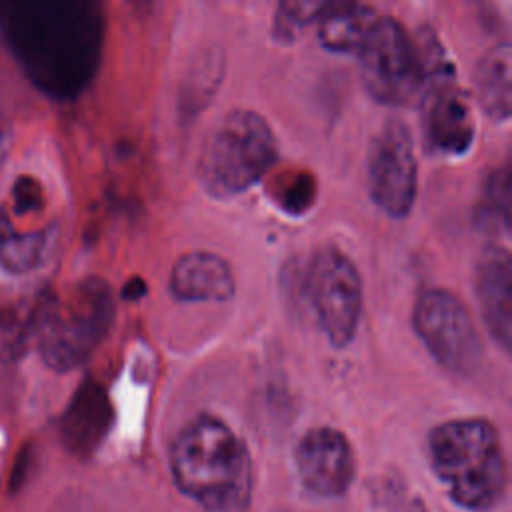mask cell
Masks as SVG:
<instances>
[{
	"label": "cell",
	"mask_w": 512,
	"mask_h": 512,
	"mask_svg": "<svg viewBox=\"0 0 512 512\" xmlns=\"http://www.w3.org/2000/svg\"><path fill=\"white\" fill-rule=\"evenodd\" d=\"M324 2L314 0H286L280 2L274 14L272 32L280 40H292L306 24L316 22Z\"/></svg>",
	"instance_id": "19"
},
{
	"label": "cell",
	"mask_w": 512,
	"mask_h": 512,
	"mask_svg": "<svg viewBox=\"0 0 512 512\" xmlns=\"http://www.w3.org/2000/svg\"><path fill=\"white\" fill-rule=\"evenodd\" d=\"M428 460L454 504L488 510L504 496L508 464L496 426L484 418H454L428 434Z\"/></svg>",
	"instance_id": "3"
},
{
	"label": "cell",
	"mask_w": 512,
	"mask_h": 512,
	"mask_svg": "<svg viewBox=\"0 0 512 512\" xmlns=\"http://www.w3.org/2000/svg\"><path fill=\"white\" fill-rule=\"evenodd\" d=\"M368 194L378 208L394 218L406 216L418 190V162L408 126L390 118L370 142L366 158Z\"/></svg>",
	"instance_id": "9"
},
{
	"label": "cell",
	"mask_w": 512,
	"mask_h": 512,
	"mask_svg": "<svg viewBox=\"0 0 512 512\" xmlns=\"http://www.w3.org/2000/svg\"><path fill=\"white\" fill-rule=\"evenodd\" d=\"M42 296L34 302H12L0 308V358L20 356L28 342L36 338Z\"/></svg>",
	"instance_id": "17"
},
{
	"label": "cell",
	"mask_w": 512,
	"mask_h": 512,
	"mask_svg": "<svg viewBox=\"0 0 512 512\" xmlns=\"http://www.w3.org/2000/svg\"><path fill=\"white\" fill-rule=\"evenodd\" d=\"M512 50L508 42L492 46L476 64L474 86L476 96L484 112L496 120L506 122L510 118V96H512Z\"/></svg>",
	"instance_id": "15"
},
{
	"label": "cell",
	"mask_w": 512,
	"mask_h": 512,
	"mask_svg": "<svg viewBox=\"0 0 512 512\" xmlns=\"http://www.w3.org/2000/svg\"><path fill=\"white\" fill-rule=\"evenodd\" d=\"M170 290L186 302H224L234 290L230 264L212 252H188L176 260L170 272Z\"/></svg>",
	"instance_id": "13"
},
{
	"label": "cell",
	"mask_w": 512,
	"mask_h": 512,
	"mask_svg": "<svg viewBox=\"0 0 512 512\" xmlns=\"http://www.w3.org/2000/svg\"><path fill=\"white\" fill-rule=\"evenodd\" d=\"M112 320V290L100 278H84L64 296H42L34 338L42 360L56 372L78 368L100 346Z\"/></svg>",
	"instance_id": "4"
},
{
	"label": "cell",
	"mask_w": 512,
	"mask_h": 512,
	"mask_svg": "<svg viewBox=\"0 0 512 512\" xmlns=\"http://www.w3.org/2000/svg\"><path fill=\"white\" fill-rule=\"evenodd\" d=\"M378 12L364 2H324L316 24L318 40L338 54H358L364 46Z\"/></svg>",
	"instance_id": "14"
},
{
	"label": "cell",
	"mask_w": 512,
	"mask_h": 512,
	"mask_svg": "<svg viewBox=\"0 0 512 512\" xmlns=\"http://www.w3.org/2000/svg\"><path fill=\"white\" fill-rule=\"evenodd\" d=\"M176 488L208 512H236L250 500L254 466L246 442L220 418L200 414L170 448Z\"/></svg>",
	"instance_id": "2"
},
{
	"label": "cell",
	"mask_w": 512,
	"mask_h": 512,
	"mask_svg": "<svg viewBox=\"0 0 512 512\" xmlns=\"http://www.w3.org/2000/svg\"><path fill=\"white\" fill-rule=\"evenodd\" d=\"M478 224L492 232L508 236L510 230V186H508V172L506 168H498L490 174L484 184V194L480 206L476 210Z\"/></svg>",
	"instance_id": "18"
},
{
	"label": "cell",
	"mask_w": 512,
	"mask_h": 512,
	"mask_svg": "<svg viewBox=\"0 0 512 512\" xmlns=\"http://www.w3.org/2000/svg\"><path fill=\"white\" fill-rule=\"evenodd\" d=\"M278 156L274 132L254 110L236 108L222 116L206 134L196 172L202 186L220 198L254 186Z\"/></svg>",
	"instance_id": "5"
},
{
	"label": "cell",
	"mask_w": 512,
	"mask_h": 512,
	"mask_svg": "<svg viewBox=\"0 0 512 512\" xmlns=\"http://www.w3.org/2000/svg\"><path fill=\"white\" fill-rule=\"evenodd\" d=\"M48 248L46 230L20 228L6 206H0V266L12 274L34 270Z\"/></svg>",
	"instance_id": "16"
},
{
	"label": "cell",
	"mask_w": 512,
	"mask_h": 512,
	"mask_svg": "<svg viewBox=\"0 0 512 512\" xmlns=\"http://www.w3.org/2000/svg\"><path fill=\"white\" fill-rule=\"evenodd\" d=\"M0 28L28 78L50 96H76L98 68L102 14L92 2H0Z\"/></svg>",
	"instance_id": "1"
},
{
	"label": "cell",
	"mask_w": 512,
	"mask_h": 512,
	"mask_svg": "<svg viewBox=\"0 0 512 512\" xmlns=\"http://www.w3.org/2000/svg\"><path fill=\"white\" fill-rule=\"evenodd\" d=\"M294 464L302 486L320 496H342L356 476V456L350 440L336 428H310L296 444Z\"/></svg>",
	"instance_id": "10"
},
{
	"label": "cell",
	"mask_w": 512,
	"mask_h": 512,
	"mask_svg": "<svg viewBox=\"0 0 512 512\" xmlns=\"http://www.w3.org/2000/svg\"><path fill=\"white\" fill-rule=\"evenodd\" d=\"M306 296L330 344H350L362 312V280L356 264L340 248L324 246L312 256Z\"/></svg>",
	"instance_id": "7"
},
{
	"label": "cell",
	"mask_w": 512,
	"mask_h": 512,
	"mask_svg": "<svg viewBox=\"0 0 512 512\" xmlns=\"http://www.w3.org/2000/svg\"><path fill=\"white\" fill-rule=\"evenodd\" d=\"M476 298L486 328L504 352L512 344V266L506 246H490L476 268Z\"/></svg>",
	"instance_id": "12"
},
{
	"label": "cell",
	"mask_w": 512,
	"mask_h": 512,
	"mask_svg": "<svg viewBox=\"0 0 512 512\" xmlns=\"http://www.w3.org/2000/svg\"><path fill=\"white\" fill-rule=\"evenodd\" d=\"M422 140L430 154L458 158L476 136V120L468 94L454 80L430 86L422 98Z\"/></svg>",
	"instance_id": "11"
},
{
	"label": "cell",
	"mask_w": 512,
	"mask_h": 512,
	"mask_svg": "<svg viewBox=\"0 0 512 512\" xmlns=\"http://www.w3.org/2000/svg\"><path fill=\"white\" fill-rule=\"evenodd\" d=\"M370 96L388 106H408L422 98L426 72L418 40L394 16H378L356 54Z\"/></svg>",
	"instance_id": "6"
},
{
	"label": "cell",
	"mask_w": 512,
	"mask_h": 512,
	"mask_svg": "<svg viewBox=\"0 0 512 512\" xmlns=\"http://www.w3.org/2000/svg\"><path fill=\"white\" fill-rule=\"evenodd\" d=\"M412 322L418 338L444 368L460 374L478 368L480 332L458 296L444 288L424 290L414 304Z\"/></svg>",
	"instance_id": "8"
}]
</instances>
